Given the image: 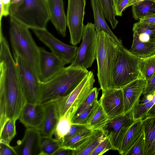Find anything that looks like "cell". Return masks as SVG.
I'll list each match as a JSON object with an SVG mask.
<instances>
[{"instance_id":"cell-1","label":"cell","mask_w":155,"mask_h":155,"mask_svg":"<svg viewBox=\"0 0 155 155\" xmlns=\"http://www.w3.org/2000/svg\"><path fill=\"white\" fill-rule=\"evenodd\" d=\"M0 121L18 119L27 101L15 63L6 62L0 68Z\"/></svg>"},{"instance_id":"cell-2","label":"cell","mask_w":155,"mask_h":155,"mask_svg":"<svg viewBox=\"0 0 155 155\" xmlns=\"http://www.w3.org/2000/svg\"><path fill=\"white\" fill-rule=\"evenodd\" d=\"M89 72L87 69L71 65L64 67L51 79L41 82L38 103L44 104L68 96Z\"/></svg>"},{"instance_id":"cell-3","label":"cell","mask_w":155,"mask_h":155,"mask_svg":"<svg viewBox=\"0 0 155 155\" xmlns=\"http://www.w3.org/2000/svg\"><path fill=\"white\" fill-rule=\"evenodd\" d=\"M29 28L10 17L9 36L13 54L21 58L36 72L40 74V50Z\"/></svg>"},{"instance_id":"cell-4","label":"cell","mask_w":155,"mask_h":155,"mask_svg":"<svg viewBox=\"0 0 155 155\" xmlns=\"http://www.w3.org/2000/svg\"><path fill=\"white\" fill-rule=\"evenodd\" d=\"M118 45L103 31L97 32L96 60L97 76L102 92L112 89L113 74Z\"/></svg>"},{"instance_id":"cell-5","label":"cell","mask_w":155,"mask_h":155,"mask_svg":"<svg viewBox=\"0 0 155 155\" xmlns=\"http://www.w3.org/2000/svg\"><path fill=\"white\" fill-rule=\"evenodd\" d=\"M141 59L131 53L123 45H118L113 74L112 89H122L142 77L139 68Z\"/></svg>"},{"instance_id":"cell-6","label":"cell","mask_w":155,"mask_h":155,"mask_svg":"<svg viewBox=\"0 0 155 155\" xmlns=\"http://www.w3.org/2000/svg\"><path fill=\"white\" fill-rule=\"evenodd\" d=\"M10 16L32 30L46 29L50 21L46 0H24Z\"/></svg>"},{"instance_id":"cell-7","label":"cell","mask_w":155,"mask_h":155,"mask_svg":"<svg viewBox=\"0 0 155 155\" xmlns=\"http://www.w3.org/2000/svg\"><path fill=\"white\" fill-rule=\"evenodd\" d=\"M94 82L93 72L90 71L70 94L55 101L60 117L68 110L71 113V119L77 109L86 99L93 88Z\"/></svg>"},{"instance_id":"cell-8","label":"cell","mask_w":155,"mask_h":155,"mask_svg":"<svg viewBox=\"0 0 155 155\" xmlns=\"http://www.w3.org/2000/svg\"><path fill=\"white\" fill-rule=\"evenodd\" d=\"M20 81L27 102L38 103L41 82L34 70L21 58L13 54Z\"/></svg>"},{"instance_id":"cell-9","label":"cell","mask_w":155,"mask_h":155,"mask_svg":"<svg viewBox=\"0 0 155 155\" xmlns=\"http://www.w3.org/2000/svg\"><path fill=\"white\" fill-rule=\"evenodd\" d=\"M97 36L94 24L88 22L84 28L81 43L70 65L86 69L91 67L96 59Z\"/></svg>"},{"instance_id":"cell-10","label":"cell","mask_w":155,"mask_h":155,"mask_svg":"<svg viewBox=\"0 0 155 155\" xmlns=\"http://www.w3.org/2000/svg\"><path fill=\"white\" fill-rule=\"evenodd\" d=\"M67 25L70 34V43L76 46L82 39L84 26L83 20L86 0H68Z\"/></svg>"},{"instance_id":"cell-11","label":"cell","mask_w":155,"mask_h":155,"mask_svg":"<svg viewBox=\"0 0 155 155\" xmlns=\"http://www.w3.org/2000/svg\"><path fill=\"white\" fill-rule=\"evenodd\" d=\"M134 121L131 111L109 119L101 129L110 142L113 150L118 151L124 137Z\"/></svg>"},{"instance_id":"cell-12","label":"cell","mask_w":155,"mask_h":155,"mask_svg":"<svg viewBox=\"0 0 155 155\" xmlns=\"http://www.w3.org/2000/svg\"><path fill=\"white\" fill-rule=\"evenodd\" d=\"M38 38L51 50V52L65 64L71 63L75 58L78 47L67 44L58 39L47 29L32 30Z\"/></svg>"},{"instance_id":"cell-13","label":"cell","mask_w":155,"mask_h":155,"mask_svg":"<svg viewBox=\"0 0 155 155\" xmlns=\"http://www.w3.org/2000/svg\"><path fill=\"white\" fill-rule=\"evenodd\" d=\"M99 101L109 119L124 113L122 89H111L102 91Z\"/></svg>"},{"instance_id":"cell-14","label":"cell","mask_w":155,"mask_h":155,"mask_svg":"<svg viewBox=\"0 0 155 155\" xmlns=\"http://www.w3.org/2000/svg\"><path fill=\"white\" fill-rule=\"evenodd\" d=\"M40 74L41 82H45L58 74L64 68L65 63L51 52L40 47Z\"/></svg>"},{"instance_id":"cell-15","label":"cell","mask_w":155,"mask_h":155,"mask_svg":"<svg viewBox=\"0 0 155 155\" xmlns=\"http://www.w3.org/2000/svg\"><path fill=\"white\" fill-rule=\"evenodd\" d=\"M23 137L14 147L17 155H41L42 135L38 129L26 127Z\"/></svg>"},{"instance_id":"cell-16","label":"cell","mask_w":155,"mask_h":155,"mask_svg":"<svg viewBox=\"0 0 155 155\" xmlns=\"http://www.w3.org/2000/svg\"><path fill=\"white\" fill-rule=\"evenodd\" d=\"M45 113L44 104L26 102L18 119L26 127L36 128L40 130L44 121Z\"/></svg>"},{"instance_id":"cell-17","label":"cell","mask_w":155,"mask_h":155,"mask_svg":"<svg viewBox=\"0 0 155 155\" xmlns=\"http://www.w3.org/2000/svg\"><path fill=\"white\" fill-rule=\"evenodd\" d=\"M147 82L140 77L130 82L122 89L124 102V113L131 111L140 101Z\"/></svg>"},{"instance_id":"cell-18","label":"cell","mask_w":155,"mask_h":155,"mask_svg":"<svg viewBox=\"0 0 155 155\" xmlns=\"http://www.w3.org/2000/svg\"><path fill=\"white\" fill-rule=\"evenodd\" d=\"M50 14V20L58 32L63 37L67 26L63 0H46Z\"/></svg>"},{"instance_id":"cell-19","label":"cell","mask_w":155,"mask_h":155,"mask_svg":"<svg viewBox=\"0 0 155 155\" xmlns=\"http://www.w3.org/2000/svg\"><path fill=\"white\" fill-rule=\"evenodd\" d=\"M45 116L40 129L43 136H52L60 118L55 101L44 104Z\"/></svg>"},{"instance_id":"cell-20","label":"cell","mask_w":155,"mask_h":155,"mask_svg":"<svg viewBox=\"0 0 155 155\" xmlns=\"http://www.w3.org/2000/svg\"><path fill=\"white\" fill-rule=\"evenodd\" d=\"M94 21V26L97 32L103 31L111 36L119 45H123L122 41L113 33L105 19L102 7L99 0H91Z\"/></svg>"},{"instance_id":"cell-21","label":"cell","mask_w":155,"mask_h":155,"mask_svg":"<svg viewBox=\"0 0 155 155\" xmlns=\"http://www.w3.org/2000/svg\"><path fill=\"white\" fill-rule=\"evenodd\" d=\"M143 131L142 120L135 121L126 134L118 152L120 154L126 155L129 150Z\"/></svg>"},{"instance_id":"cell-22","label":"cell","mask_w":155,"mask_h":155,"mask_svg":"<svg viewBox=\"0 0 155 155\" xmlns=\"http://www.w3.org/2000/svg\"><path fill=\"white\" fill-rule=\"evenodd\" d=\"M145 155H155V117L142 120Z\"/></svg>"},{"instance_id":"cell-23","label":"cell","mask_w":155,"mask_h":155,"mask_svg":"<svg viewBox=\"0 0 155 155\" xmlns=\"http://www.w3.org/2000/svg\"><path fill=\"white\" fill-rule=\"evenodd\" d=\"M106 138L101 130H94L80 147L73 150L72 155H91L97 147Z\"/></svg>"},{"instance_id":"cell-24","label":"cell","mask_w":155,"mask_h":155,"mask_svg":"<svg viewBox=\"0 0 155 155\" xmlns=\"http://www.w3.org/2000/svg\"><path fill=\"white\" fill-rule=\"evenodd\" d=\"M129 50L141 58H148L155 54V42L141 41L136 36L133 35L132 43Z\"/></svg>"},{"instance_id":"cell-25","label":"cell","mask_w":155,"mask_h":155,"mask_svg":"<svg viewBox=\"0 0 155 155\" xmlns=\"http://www.w3.org/2000/svg\"><path fill=\"white\" fill-rule=\"evenodd\" d=\"M133 35L141 41L155 42V25L144 24L139 21L134 24Z\"/></svg>"},{"instance_id":"cell-26","label":"cell","mask_w":155,"mask_h":155,"mask_svg":"<svg viewBox=\"0 0 155 155\" xmlns=\"http://www.w3.org/2000/svg\"><path fill=\"white\" fill-rule=\"evenodd\" d=\"M132 7L133 18L136 20L155 14V0H145Z\"/></svg>"},{"instance_id":"cell-27","label":"cell","mask_w":155,"mask_h":155,"mask_svg":"<svg viewBox=\"0 0 155 155\" xmlns=\"http://www.w3.org/2000/svg\"><path fill=\"white\" fill-rule=\"evenodd\" d=\"M109 120L107 116L99 103V105L86 126L88 129L92 130H101Z\"/></svg>"},{"instance_id":"cell-28","label":"cell","mask_w":155,"mask_h":155,"mask_svg":"<svg viewBox=\"0 0 155 155\" xmlns=\"http://www.w3.org/2000/svg\"><path fill=\"white\" fill-rule=\"evenodd\" d=\"M152 97V95L144 96L142 99L132 110L134 121L146 118L148 110L153 104L151 101Z\"/></svg>"},{"instance_id":"cell-29","label":"cell","mask_w":155,"mask_h":155,"mask_svg":"<svg viewBox=\"0 0 155 155\" xmlns=\"http://www.w3.org/2000/svg\"><path fill=\"white\" fill-rule=\"evenodd\" d=\"M71 124V114L67 111L60 117L58 121L54 134L55 138L61 142L63 138L68 132Z\"/></svg>"},{"instance_id":"cell-30","label":"cell","mask_w":155,"mask_h":155,"mask_svg":"<svg viewBox=\"0 0 155 155\" xmlns=\"http://www.w3.org/2000/svg\"><path fill=\"white\" fill-rule=\"evenodd\" d=\"M62 147L61 141L52 136H42L41 155H53Z\"/></svg>"},{"instance_id":"cell-31","label":"cell","mask_w":155,"mask_h":155,"mask_svg":"<svg viewBox=\"0 0 155 155\" xmlns=\"http://www.w3.org/2000/svg\"><path fill=\"white\" fill-rule=\"evenodd\" d=\"M141 76L147 82L155 74V54L151 56L142 58L139 64Z\"/></svg>"},{"instance_id":"cell-32","label":"cell","mask_w":155,"mask_h":155,"mask_svg":"<svg viewBox=\"0 0 155 155\" xmlns=\"http://www.w3.org/2000/svg\"><path fill=\"white\" fill-rule=\"evenodd\" d=\"M99 104L97 100L90 105L78 115L71 119L72 124L86 125Z\"/></svg>"},{"instance_id":"cell-33","label":"cell","mask_w":155,"mask_h":155,"mask_svg":"<svg viewBox=\"0 0 155 155\" xmlns=\"http://www.w3.org/2000/svg\"><path fill=\"white\" fill-rule=\"evenodd\" d=\"M94 131L87 129L63 144L62 147L73 150H77L86 141Z\"/></svg>"},{"instance_id":"cell-34","label":"cell","mask_w":155,"mask_h":155,"mask_svg":"<svg viewBox=\"0 0 155 155\" xmlns=\"http://www.w3.org/2000/svg\"><path fill=\"white\" fill-rule=\"evenodd\" d=\"M14 119H9L0 130V141L10 144L16 134L15 122Z\"/></svg>"},{"instance_id":"cell-35","label":"cell","mask_w":155,"mask_h":155,"mask_svg":"<svg viewBox=\"0 0 155 155\" xmlns=\"http://www.w3.org/2000/svg\"><path fill=\"white\" fill-rule=\"evenodd\" d=\"M99 0L105 18L110 22L113 29H115L118 21L115 17L114 0Z\"/></svg>"},{"instance_id":"cell-36","label":"cell","mask_w":155,"mask_h":155,"mask_svg":"<svg viewBox=\"0 0 155 155\" xmlns=\"http://www.w3.org/2000/svg\"><path fill=\"white\" fill-rule=\"evenodd\" d=\"M145 138L143 132L131 147L126 155H145Z\"/></svg>"},{"instance_id":"cell-37","label":"cell","mask_w":155,"mask_h":155,"mask_svg":"<svg viewBox=\"0 0 155 155\" xmlns=\"http://www.w3.org/2000/svg\"><path fill=\"white\" fill-rule=\"evenodd\" d=\"M98 89L96 87H94L86 99L77 109L72 118L77 116L91 104L98 100Z\"/></svg>"},{"instance_id":"cell-38","label":"cell","mask_w":155,"mask_h":155,"mask_svg":"<svg viewBox=\"0 0 155 155\" xmlns=\"http://www.w3.org/2000/svg\"><path fill=\"white\" fill-rule=\"evenodd\" d=\"M87 129L86 125L72 124L68 132L61 140L62 144Z\"/></svg>"},{"instance_id":"cell-39","label":"cell","mask_w":155,"mask_h":155,"mask_svg":"<svg viewBox=\"0 0 155 155\" xmlns=\"http://www.w3.org/2000/svg\"><path fill=\"white\" fill-rule=\"evenodd\" d=\"M111 150H113L112 145L109 140L106 138L97 147L91 155H102Z\"/></svg>"},{"instance_id":"cell-40","label":"cell","mask_w":155,"mask_h":155,"mask_svg":"<svg viewBox=\"0 0 155 155\" xmlns=\"http://www.w3.org/2000/svg\"><path fill=\"white\" fill-rule=\"evenodd\" d=\"M132 0H114L116 16H121L123 12L127 7Z\"/></svg>"},{"instance_id":"cell-41","label":"cell","mask_w":155,"mask_h":155,"mask_svg":"<svg viewBox=\"0 0 155 155\" xmlns=\"http://www.w3.org/2000/svg\"><path fill=\"white\" fill-rule=\"evenodd\" d=\"M0 155H17L14 147L5 142L0 141Z\"/></svg>"},{"instance_id":"cell-42","label":"cell","mask_w":155,"mask_h":155,"mask_svg":"<svg viewBox=\"0 0 155 155\" xmlns=\"http://www.w3.org/2000/svg\"><path fill=\"white\" fill-rule=\"evenodd\" d=\"M10 0H0V23L1 24L2 18L9 15Z\"/></svg>"},{"instance_id":"cell-43","label":"cell","mask_w":155,"mask_h":155,"mask_svg":"<svg viewBox=\"0 0 155 155\" xmlns=\"http://www.w3.org/2000/svg\"><path fill=\"white\" fill-rule=\"evenodd\" d=\"M155 91V74L147 81L143 94V96L153 94Z\"/></svg>"},{"instance_id":"cell-44","label":"cell","mask_w":155,"mask_h":155,"mask_svg":"<svg viewBox=\"0 0 155 155\" xmlns=\"http://www.w3.org/2000/svg\"><path fill=\"white\" fill-rule=\"evenodd\" d=\"M24 0H10L9 15H12L20 6Z\"/></svg>"},{"instance_id":"cell-45","label":"cell","mask_w":155,"mask_h":155,"mask_svg":"<svg viewBox=\"0 0 155 155\" xmlns=\"http://www.w3.org/2000/svg\"><path fill=\"white\" fill-rule=\"evenodd\" d=\"M139 21L144 24L155 25V14L145 17Z\"/></svg>"},{"instance_id":"cell-46","label":"cell","mask_w":155,"mask_h":155,"mask_svg":"<svg viewBox=\"0 0 155 155\" xmlns=\"http://www.w3.org/2000/svg\"><path fill=\"white\" fill-rule=\"evenodd\" d=\"M73 150L62 147L58 150L54 155H72Z\"/></svg>"},{"instance_id":"cell-47","label":"cell","mask_w":155,"mask_h":155,"mask_svg":"<svg viewBox=\"0 0 155 155\" xmlns=\"http://www.w3.org/2000/svg\"><path fill=\"white\" fill-rule=\"evenodd\" d=\"M155 117V104H154L148 110L147 117Z\"/></svg>"},{"instance_id":"cell-48","label":"cell","mask_w":155,"mask_h":155,"mask_svg":"<svg viewBox=\"0 0 155 155\" xmlns=\"http://www.w3.org/2000/svg\"><path fill=\"white\" fill-rule=\"evenodd\" d=\"M145 0H132L128 5V7L135 5Z\"/></svg>"}]
</instances>
